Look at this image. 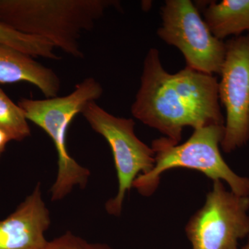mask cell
I'll list each match as a JSON object with an SVG mask.
<instances>
[{"mask_svg": "<svg viewBox=\"0 0 249 249\" xmlns=\"http://www.w3.org/2000/svg\"><path fill=\"white\" fill-rule=\"evenodd\" d=\"M224 134V124H211L195 129L190 139L181 145L164 137L154 141L155 166L148 173L139 175L132 187L142 196H151L162 174L183 168L201 172L213 181H224L232 193L249 196V178L234 173L221 155L219 145Z\"/></svg>", "mask_w": 249, "mask_h": 249, "instance_id": "277c9868", "label": "cell"}, {"mask_svg": "<svg viewBox=\"0 0 249 249\" xmlns=\"http://www.w3.org/2000/svg\"><path fill=\"white\" fill-rule=\"evenodd\" d=\"M205 22L219 40L249 31V0L211 1L204 11Z\"/></svg>", "mask_w": 249, "mask_h": 249, "instance_id": "8fae6325", "label": "cell"}, {"mask_svg": "<svg viewBox=\"0 0 249 249\" xmlns=\"http://www.w3.org/2000/svg\"><path fill=\"white\" fill-rule=\"evenodd\" d=\"M241 249H249V235L248 236V240H247V244Z\"/></svg>", "mask_w": 249, "mask_h": 249, "instance_id": "2e32d148", "label": "cell"}, {"mask_svg": "<svg viewBox=\"0 0 249 249\" xmlns=\"http://www.w3.org/2000/svg\"><path fill=\"white\" fill-rule=\"evenodd\" d=\"M131 111L175 144L181 141L185 127L224 124L217 78L188 67L169 73L154 48L144 60L140 88Z\"/></svg>", "mask_w": 249, "mask_h": 249, "instance_id": "6da1fadb", "label": "cell"}, {"mask_svg": "<svg viewBox=\"0 0 249 249\" xmlns=\"http://www.w3.org/2000/svg\"><path fill=\"white\" fill-rule=\"evenodd\" d=\"M46 249H112L101 243H90L71 232L65 234L49 242Z\"/></svg>", "mask_w": 249, "mask_h": 249, "instance_id": "5bb4252c", "label": "cell"}, {"mask_svg": "<svg viewBox=\"0 0 249 249\" xmlns=\"http://www.w3.org/2000/svg\"><path fill=\"white\" fill-rule=\"evenodd\" d=\"M0 44L9 46L33 57H42L49 60L61 59L54 52L53 44L47 39L27 35L0 23Z\"/></svg>", "mask_w": 249, "mask_h": 249, "instance_id": "7c38bea8", "label": "cell"}, {"mask_svg": "<svg viewBox=\"0 0 249 249\" xmlns=\"http://www.w3.org/2000/svg\"><path fill=\"white\" fill-rule=\"evenodd\" d=\"M9 142H11V140H10L7 134L0 130V157L4 153L6 145Z\"/></svg>", "mask_w": 249, "mask_h": 249, "instance_id": "9a60e30c", "label": "cell"}, {"mask_svg": "<svg viewBox=\"0 0 249 249\" xmlns=\"http://www.w3.org/2000/svg\"><path fill=\"white\" fill-rule=\"evenodd\" d=\"M103 92L99 82L89 77L76 85L74 90L67 96L43 100L22 98L18 102L27 120L43 129L52 139L58 154V175L51 189L52 201L61 200L75 186L84 188L88 184L89 170L69 153L67 131L75 116L81 113L88 103L99 99Z\"/></svg>", "mask_w": 249, "mask_h": 249, "instance_id": "3957f363", "label": "cell"}, {"mask_svg": "<svg viewBox=\"0 0 249 249\" xmlns=\"http://www.w3.org/2000/svg\"><path fill=\"white\" fill-rule=\"evenodd\" d=\"M112 0H0V23L47 39L70 56L83 59V33L91 31Z\"/></svg>", "mask_w": 249, "mask_h": 249, "instance_id": "7a4b0ae2", "label": "cell"}, {"mask_svg": "<svg viewBox=\"0 0 249 249\" xmlns=\"http://www.w3.org/2000/svg\"><path fill=\"white\" fill-rule=\"evenodd\" d=\"M249 196L228 191L222 181H213L202 207L187 224L193 249H238L249 235Z\"/></svg>", "mask_w": 249, "mask_h": 249, "instance_id": "52a82bcc", "label": "cell"}, {"mask_svg": "<svg viewBox=\"0 0 249 249\" xmlns=\"http://www.w3.org/2000/svg\"><path fill=\"white\" fill-rule=\"evenodd\" d=\"M158 35L179 49L187 66L206 74H219L225 58L226 42L213 34L190 0H168L161 8Z\"/></svg>", "mask_w": 249, "mask_h": 249, "instance_id": "8992f818", "label": "cell"}, {"mask_svg": "<svg viewBox=\"0 0 249 249\" xmlns=\"http://www.w3.org/2000/svg\"><path fill=\"white\" fill-rule=\"evenodd\" d=\"M50 224L38 183L14 212L0 221V249H46L45 233Z\"/></svg>", "mask_w": 249, "mask_h": 249, "instance_id": "9c48e42d", "label": "cell"}, {"mask_svg": "<svg viewBox=\"0 0 249 249\" xmlns=\"http://www.w3.org/2000/svg\"><path fill=\"white\" fill-rule=\"evenodd\" d=\"M30 55L0 44V83L25 82L34 85L47 98L58 96L61 80L52 69Z\"/></svg>", "mask_w": 249, "mask_h": 249, "instance_id": "30bf717a", "label": "cell"}, {"mask_svg": "<svg viewBox=\"0 0 249 249\" xmlns=\"http://www.w3.org/2000/svg\"><path fill=\"white\" fill-rule=\"evenodd\" d=\"M226 47L218 93L227 116L221 147L230 153L249 139V36H236Z\"/></svg>", "mask_w": 249, "mask_h": 249, "instance_id": "ba28073f", "label": "cell"}, {"mask_svg": "<svg viewBox=\"0 0 249 249\" xmlns=\"http://www.w3.org/2000/svg\"><path fill=\"white\" fill-rule=\"evenodd\" d=\"M81 114L93 131L101 134L111 147L119 181L115 197L106 203L108 213L119 216L124 196L139 175L148 173L155 166V152L134 132L133 119L117 117L98 106L96 101L85 106Z\"/></svg>", "mask_w": 249, "mask_h": 249, "instance_id": "5b68a950", "label": "cell"}, {"mask_svg": "<svg viewBox=\"0 0 249 249\" xmlns=\"http://www.w3.org/2000/svg\"><path fill=\"white\" fill-rule=\"evenodd\" d=\"M0 130L11 141L22 142L30 137L31 129L22 108L0 89Z\"/></svg>", "mask_w": 249, "mask_h": 249, "instance_id": "4fadbf2b", "label": "cell"}]
</instances>
